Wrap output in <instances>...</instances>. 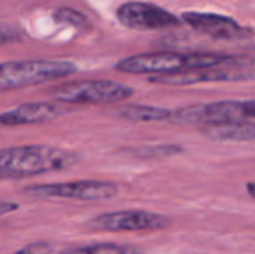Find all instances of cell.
Returning <instances> with one entry per match:
<instances>
[{
    "instance_id": "obj_15",
    "label": "cell",
    "mask_w": 255,
    "mask_h": 254,
    "mask_svg": "<svg viewBox=\"0 0 255 254\" xmlns=\"http://www.w3.org/2000/svg\"><path fill=\"white\" fill-rule=\"evenodd\" d=\"M184 152L179 145H154V146H141V148L130 150L132 155L139 159H170Z\"/></svg>"
},
{
    "instance_id": "obj_20",
    "label": "cell",
    "mask_w": 255,
    "mask_h": 254,
    "mask_svg": "<svg viewBox=\"0 0 255 254\" xmlns=\"http://www.w3.org/2000/svg\"><path fill=\"white\" fill-rule=\"evenodd\" d=\"M247 193H249V195L255 200V181H250V183H247Z\"/></svg>"
},
{
    "instance_id": "obj_14",
    "label": "cell",
    "mask_w": 255,
    "mask_h": 254,
    "mask_svg": "<svg viewBox=\"0 0 255 254\" xmlns=\"http://www.w3.org/2000/svg\"><path fill=\"white\" fill-rule=\"evenodd\" d=\"M61 254H142L139 249L130 248V246L111 244V242H103V244H89V246H71L61 251Z\"/></svg>"
},
{
    "instance_id": "obj_2",
    "label": "cell",
    "mask_w": 255,
    "mask_h": 254,
    "mask_svg": "<svg viewBox=\"0 0 255 254\" xmlns=\"http://www.w3.org/2000/svg\"><path fill=\"white\" fill-rule=\"evenodd\" d=\"M80 162L78 153L51 145H23L0 148V181H19L57 173Z\"/></svg>"
},
{
    "instance_id": "obj_8",
    "label": "cell",
    "mask_w": 255,
    "mask_h": 254,
    "mask_svg": "<svg viewBox=\"0 0 255 254\" xmlns=\"http://www.w3.org/2000/svg\"><path fill=\"white\" fill-rule=\"evenodd\" d=\"M153 84L161 85H198V84H215V82H247L255 80V70L249 66H212L198 68V70H186L179 73L167 75H149L148 78Z\"/></svg>"
},
{
    "instance_id": "obj_17",
    "label": "cell",
    "mask_w": 255,
    "mask_h": 254,
    "mask_svg": "<svg viewBox=\"0 0 255 254\" xmlns=\"http://www.w3.org/2000/svg\"><path fill=\"white\" fill-rule=\"evenodd\" d=\"M23 38V31L9 23H0V45L12 44Z\"/></svg>"
},
{
    "instance_id": "obj_6",
    "label": "cell",
    "mask_w": 255,
    "mask_h": 254,
    "mask_svg": "<svg viewBox=\"0 0 255 254\" xmlns=\"http://www.w3.org/2000/svg\"><path fill=\"white\" fill-rule=\"evenodd\" d=\"M24 195L33 199H64L80 202H98L118 195V185L104 180H73L57 183L33 185L23 190Z\"/></svg>"
},
{
    "instance_id": "obj_16",
    "label": "cell",
    "mask_w": 255,
    "mask_h": 254,
    "mask_svg": "<svg viewBox=\"0 0 255 254\" xmlns=\"http://www.w3.org/2000/svg\"><path fill=\"white\" fill-rule=\"evenodd\" d=\"M54 19L57 23H63V24H70V26H75V28H87L89 24V17L85 16L84 12L80 10H75V9H70V7H59V9L54 12Z\"/></svg>"
},
{
    "instance_id": "obj_10",
    "label": "cell",
    "mask_w": 255,
    "mask_h": 254,
    "mask_svg": "<svg viewBox=\"0 0 255 254\" xmlns=\"http://www.w3.org/2000/svg\"><path fill=\"white\" fill-rule=\"evenodd\" d=\"M181 21L195 31L219 40H238V38L252 37L254 30L240 24L229 16L215 12H200V10H184Z\"/></svg>"
},
{
    "instance_id": "obj_7",
    "label": "cell",
    "mask_w": 255,
    "mask_h": 254,
    "mask_svg": "<svg viewBox=\"0 0 255 254\" xmlns=\"http://www.w3.org/2000/svg\"><path fill=\"white\" fill-rule=\"evenodd\" d=\"M170 223V218L163 216V214L128 209L99 214L87 221V227L99 232H151L163 230Z\"/></svg>"
},
{
    "instance_id": "obj_13",
    "label": "cell",
    "mask_w": 255,
    "mask_h": 254,
    "mask_svg": "<svg viewBox=\"0 0 255 254\" xmlns=\"http://www.w3.org/2000/svg\"><path fill=\"white\" fill-rule=\"evenodd\" d=\"M170 108L153 105H124L117 110V115L124 120L135 124H148V122H168L170 119Z\"/></svg>"
},
{
    "instance_id": "obj_4",
    "label": "cell",
    "mask_w": 255,
    "mask_h": 254,
    "mask_svg": "<svg viewBox=\"0 0 255 254\" xmlns=\"http://www.w3.org/2000/svg\"><path fill=\"white\" fill-rule=\"evenodd\" d=\"M255 119V99H224L200 103L172 110L168 122L189 126H215V124L242 122Z\"/></svg>"
},
{
    "instance_id": "obj_5",
    "label": "cell",
    "mask_w": 255,
    "mask_h": 254,
    "mask_svg": "<svg viewBox=\"0 0 255 254\" xmlns=\"http://www.w3.org/2000/svg\"><path fill=\"white\" fill-rule=\"evenodd\" d=\"M134 92L130 85L117 80H75L54 87L51 96L66 105H110L127 101Z\"/></svg>"
},
{
    "instance_id": "obj_18",
    "label": "cell",
    "mask_w": 255,
    "mask_h": 254,
    "mask_svg": "<svg viewBox=\"0 0 255 254\" xmlns=\"http://www.w3.org/2000/svg\"><path fill=\"white\" fill-rule=\"evenodd\" d=\"M54 246L49 242H33V244H28L24 248L17 249L16 254H52Z\"/></svg>"
},
{
    "instance_id": "obj_12",
    "label": "cell",
    "mask_w": 255,
    "mask_h": 254,
    "mask_svg": "<svg viewBox=\"0 0 255 254\" xmlns=\"http://www.w3.org/2000/svg\"><path fill=\"white\" fill-rule=\"evenodd\" d=\"M202 134L219 143H255V122L242 120V122L203 126Z\"/></svg>"
},
{
    "instance_id": "obj_9",
    "label": "cell",
    "mask_w": 255,
    "mask_h": 254,
    "mask_svg": "<svg viewBox=\"0 0 255 254\" xmlns=\"http://www.w3.org/2000/svg\"><path fill=\"white\" fill-rule=\"evenodd\" d=\"M117 19L128 30L149 31L174 28L182 23L174 12L149 2H125L117 9Z\"/></svg>"
},
{
    "instance_id": "obj_1",
    "label": "cell",
    "mask_w": 255,
    "mask_h": 254,
    "mask_svg": "<svg viewBox=\"0 0 255 254\" xmlns=\"http://www.w3.org/2000/svg\"><path fill=\"white\" fill-rule=\"evenodd\" d=\"M254 58L242 54H222V52H142L120 59L115 70L128 75H167L186 70L212 66H249Z\"/></svg>"
},
{
    "instance_id": "obj_19",
    "label": "cell",
    "mask_w": 255,
    "mask_h": 254,
    "mask_svg": "<svg viewBox=\"0 0 255 254\" xmlns=\"http://www.w3.org/2000/svg\"><path fill=\"white\" fill-rule=\"evenodd\" d=\"M19 209V204L10 202V200H0V218L7 216V214H12Z\"/></svg>"
},
{
    "instance_id": "obj_3",
    "label": "cell",
    "mask_w": 255,
    "mask_h": 254,
    "mask_svg": "<svg viewBox=\"0 0 255 254\" xmlns=\"http://www.w3.org/2000/svg\"><path fill=\"white\" fill-rule=\"evenodd\" d=\"M78 66L68 59H21L0 63V91L33 87L73 75Z\"/></svg>"
},
{
    "instance_id": "obj_11",
    "label": "cell",
    "mask_w": 255,
    "mask_h": 254,
    "mask_svg": "<svg viewBox=\"0 0 255 254\" xmlns=\"http://www.w3.org/2000/svg\"><path fill=\"white\" fill-rule=\"evenodd\" d=\"M68 112L63 103L51 101H26L0 113V127H24L40 126L57 120Z\"/></svg>"
}]
</instances>
